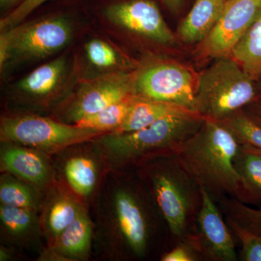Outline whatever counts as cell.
<instances>
[{
    "label": "cell",
    "instance_id": "cell-22",
    "mask_svg": "<svg viewBox=\"0 0 261 261\" xmlns=\"http://www.w3.org/2000/svg\"><path fill=\"white\" fill-rule=\"evenodd\" d=\"M83 207L68 196L58 197L49 206L46 224L49 233L55 240L77 217Z\"/></svg>",
    "mask_w": 261,
    "mask_h": 261
},
{
    "label": "cell",
    "instance_id": "cell-6",
    "mask_svg": "<svg viewBox=\"0 0 261 261\" xmlns=\"http://www.w3.org/2000/svg\"><path fill=\"white\" fill-rule=\"evenodd\" d=\"M72 38L71 25L63 18L44 19L3 33L0 39L1 66L10 56L39 59L61 50Z\"/></svg>",
    "mask_w": 261,
    "mask_h": 261
},
{
    "label": "cell",
    "instance_id": "cell-4",
    "mask_svg": "<svg viewBox=\"0 0 261 261\" xmlns=\"http://www.w3.org/2000/svg\"><path fill=\"white\" fill-rule=\"evenodd\" d=\"M195 97L200 116L220 121L256 100L257 90L238 62L224 56L201 73Z\"/></svg>",
    "mask_w": 261,
    "mask_h": 261
},
{
    "label": "cell",
    "instance_id": "cell-31",
    "mask_svg": "<svg viewBox=\"0 0 261 261\" xmlns=\"http://www.w3.org/2000/svg\"><path fill=\"white\" fill-rule=\"evenodd\" d=\"M247 107L248 108V111L245 112L247 116H250L254 121L261 126V100L256 99L248 105Z\"/></svg>",
    "mask_w": 261,
    "mask_h": 261
},
{
    "label": "cell",
    "instance_id": "cell-33",
    "mask_svg": "<svg viewBox=\"0 0 261 261\" xmlns=\"http://www.w3.org/2000/svg\"><path fill=\"white\" fill-rule=\"evenodd\" d=\"M15 1L17 0H0V3H1L2 7H5L13 4Z\"/></svg>",
    "mask_w": 261,
    "mask_h": 261
},
{
    "label": "cell",
    "instance_id": "cell-29",
    "mask_svg": "<svg viewBox=\"0 0 261 261\" xmlns=\"http://www.w3.org/2000/svg\"><path fill=\"white\" fill-rule=\"evenodd\" d=\"M47 1L49 0H25L8 16L2 19L0 22L1 30L5 31V29L15 27L24 18H27L34 10Z\"/></svg>",
    "mask_w": 261,
    "mask_h": 261
},
{
    "label": "cell",
    "instance_id": "cell-7",
    "mask_svg": "<svg viewBox=\"0 0 261 261\" xmlns=\"http://www.w3.org/2000/svg\"><path fill=\"white\" fill-rule=\"evenodd\" d=\"M135 87L138 95L197 113L193 76L181 65L163 63L150 67L138 75Z\"/></svg>",
    "mask_w": 261,
    "mask_h": 261
},
{
    "label": "cell",
    "instance_id": "cell-17",
    "mask_svg": "<svg viewBox=\"0 0 261 261\" xmlns=\"http://www.w3.org/2000/svg\"><path fill=\"white\" fill-rule=\"evenodd\" d=\"M92 239V224L84 208L74 221L56 239V251L65 257H84Z\"/></svg>",
    "mask_w": 261,
    "mask_h": 261
},
{
    "label": "cell",
    "instance_id": "cell-21",
    "mask_svg": "<svg viewBox=\"0 0 261 261\" xmlns=\"http://www.w3.org/2000/svg\"><path fill=\"white\" fill-rule=\"evenodd\" d=\"M133 96L99 112L84 117L75 122V124L81 128H92L105 133L116 132L126 120Z\"/></svg>",
    "mask_w": 261,
    "mask_h": 261
},
{
    "label": "cell",
    "instance_id": "cell-19",
    "mask_svg": "<svg viewBox=\"0 0 261 261\" xmlns=\"http://www.w3.org/2000/svg\"><path fill=\"white\" fill-rule=\"evenodd\" d=\"M65 62L60 59L39 67L18 84L19 89L34 97H44L56 90L64 75Z\"/></svg>",
    "mask_w": 261,
    "mask_h": 261
},
{
    "label": "cell",
    "instance_id": "cell-13",
    "mask_svg": "<svg viewBox=\"0 0 261 261\" xmlns=\"http://www.w3.org/2000/svg\"><path fill=\"white\" fill-rule=\"evenodd\" d=\"M2 169L36 185L49 179V168L42 154L20 146H8L1 153Z\"/></svg>",
    "mask_w": 261,
    "mask_h": 261
},
{
    "label": "cell",
    "instance_id": "cell-3",
    "mask_svg": "<svg viewBox=\"0 0 261 261\" xmlns=\"http://www.w3.org/2000/svg\"><path fill=\"white\" fill-rule=\"evenodd\" d=\"M203 121L197 113L171 115L141 129L111 132L102 137L100 143L114 162L123 164L176 154Z\"/></svg>",
    "mask_w": 261,
    "mask_h": 261
},
{
    "label": "cell",
    "instance_id": "cell-9",
    "mask_svg": "<svg viewBox=\"0 0 261 261\" xmlns=\"http://www.w3.org/2000/svg\"><path fill=\"white\" fill-rule=\"evenodd\" d=\"M261 13V0H228L217 25L203 41L207 56L221 58L233 47Z\"/></svg>",
    "mask_w": 261,
    "mask_h": 261
},
{
    "label": "cell",
    "instance_id": "cell-11",
    "mask_svg": "<svg viewBox=\"0 0 261 261\" xmlns=\"http://www.w3.org/2000/svg\"><path fill=\"white\" fill-rule=\"evenodd\" d=\"M135 84L129 75L115 74L91 82L81 90L70 111L75 123L133 96Z\"/></svg>",
    "mask_w": 261,
    "mask_h": 261
},
{
    "label": "cell",
    "instance_id": "cell-12",
    "mask_svg": "<svg viewBox=\"0 0 261 261\" xmlns=\"http://www.w3.org/2000/svg\"><path fill=\"white\" fill-rule=\"evenodd\" d=\"M115 212L118 230L137 256L145 255L148 242L149 229L143 207L137 196L121 190L115 196Z\"/></svg>",
    "mask_w": 261,
    "mask_h": 261
},
{
    "label": "cell",
    "instance_id": "cell-20",
    "mask_svg": "<svg viewBox=\"0 0 261 261\" xmlns=\"http://www.w3.org/2000/svg\"><path fill=\"white\" fill-rule=\"evenodd\" d=\"M65 174L68 185L80 196H88L93 191L97 178L95 163L89 158L76 156L65 163Z\"/></svg>",
    "mask_w": 261,
    "mask_h": 261
},
{
    "label": "cell",
    "instance_id": "cell-18",
    "mask_svg": "<svg viewBox=\"0 0 261 261\" xmlns=\"http://www.w3.org/2000/svg\"><path fill=\"white\" fill-rule=\"evenodd\" d=\"M231 53L233 59L252 78L261 75V13Z\"/></svg>",
    "mask_w": 261,
    "mask_h": 261
},
{
    "label": "cell",
    "instance_id": "cell-26",
    "mask_svg": "<svg viewBox=\"0 0 261 261\" xmlns=\"http://www.w3.org/2000/svg\"><path fill=\"white\" fill-rule=\"evenodd\" d=\"M0 200L5 205L34 210L37 197L30 187L13 178H4L0 185Z\"/></svg>",
    "mask_w": 261,
    "mask_h": 261
},
{
    "label": "cell",
    "instance_id": "cell-25",
    "mask_svg": "<svg viewBox=\"0 0 261 261\" xmlns=\"http://www.w3.org/2000/svg\"><path fill=\"white\" fill-rule=\"evenodd\" d=\"M0 220L7 232L15 238H21L32 231L36 223L33 210L3 204L0 207Z\"/></svg>",
    "mask_w": 261,
    "mask_h": 261
},
{
    "label": "cell",
    "instance_id": "cell-23",
    "mask_svg": "<svg viewBox=\"0 0 261 261\" xmlns=\"http://www.w3.org/2000/svg\"><path fill=\"white\" fill-rule=\"evenodd\" d=\"M219 204L225 216L249 231L261 234V207H250L238 199L230 197L221 199Z\"/></svg>",
    "mask_w": 261,
    "mask_h": 261
},
{
    "label": "cell",
    "instance_id": "cell-5",
    "mask_svg": "<svg viewBox=\"0 0 261 261\" xmlns=\"http://www.w3.org/2000/svg\"><path fill=\"white\" fill-rule=\"evenodd\" d=\"M105 132L58 123L43 117L25 116L6 118L1 123L5 140L19 145L56 151L102 135Z\"/></svg>",
    "mask_w": 261,
    "mask_h": 261
},
{
    "label": "cell",
    "instance_id": "cell-16",
    "mask_svg": "<svg viewBox=\"0 0 261 261\" xmlns=\"http://www.w3.org/2000/svg\"><path fill=\"white\" fill-rule=\"evenodd\" d=\"M186 112L192 111L175 105L159 102L135 94L132 97L126 120L114 132H134L145 128L165 117Z\"/></svg>",
    "mask_w": 261,
    "mask_h": 261
},
{
    "label": "cell",
    "instance_id": "cell-28",
    "mask_svg": "<svg viewBox=\"0 0 261 261\" xmlns=\"http://www.w3.org/2000/svg\"><path fill=\"white\" fill-rule=\"evenodd\" d=\"M89 61L99 68H111L119 65L118 53L107 43L94 39L87 43L85 48Z\"/></svg>",
    "mask_w": 261,
    "mask_h": 261
},
{
    "label": "cell",
    "instance_id": "cell-30",
    "mask_svg": "<svg viewBox=\"0 0 261 261\" xmlns=\"http://www.w3.org/2000/svg\"><path fill=\"white\" fill-rule=\"evenodd\" d=\"M200 260V255L192 245L187 239L181 240L172 250L166 252L161 258L163 261H197Z\"/></svg>",
    "mask_w": 261,
    "mask_h": 261
},
{
    "label": "cell",
    "instance_id": "cell-32",
    "mask_svg": "<svg viewBox=\"0 0 261 261\" xmlns=\"http://www.w3.org/2000/svg\"><path fill=\"white\" fill-rule=\"evenodd\" d=\"M163 1L171 10L177 11L178 8L181 6L183 0H163Z\"/></svg>",
    "mask_w": 261,
    "mask_h": 261
},
{
    "label": "cell",
    "instance_id": "cell-2",
    "mask_svg": "<svg viewBox=\"0 0 261 261\" xmlns=\"http://www.w3.org/2000/svg\"><path fill=\"white\" fill-rule=\"evenodd\" d=\"M151 160L145 176L156 205L172 235L184 240L195 230L202 202L200 187L176 154Z\"/></svg>",
    "mask_w": 261,
    "mask_h": 261
},
{
    "label": "cell",
    "instance_id": "cell-1",
    "mask_svg": "<svg viewBox=\"0 0 261 261\" xmlns=\"http://www.w3.org/2000/svg\"><path fill=\"white\" fill-rule=\"evenodd\" d=\"M239 146L227 127L204 118L200 129L182 145L176 155L215 201L226 197L240 200L241 183L233 165Z\"/></svg>",
    "mask_w": 261,
    "mask_h": 261
},
{
    "label": "cell",
    "instance_id": "cell-14",
    "mask_svg": "<svg viewBox=\"0 0 261 261\" xmlns=\"http://www.w3.org/2000/svg\"><path fill=\"white\" fill-rule=\"evenodd\" d=\"M227 0H196L178 28L184 42H203L217 25Z\"/></svg>",
    "mask_w": 261,
    "mask_h": 261
},
{
    "label": "cell",
    "instance_id": "cell-27",
    "mask_svg": "<svg viewBox=\"0 0 261 261\" xmlns=\"http://www.w3.org/2000/svg\"><path fill=\"white\" fill-rule=\"evenodd\" d=\"M226 221L233 236L238 238L241 245L240 260L261 261V234L249 231L228 216H226Z\"/></svg>",
    "mask_w": 261,
    "mask_h": 261
},
{
    "label": "cell",
    "instance_id": "cell-24",
    "mask_svg": "<svg viewBox=\"0 0 261 261\" xmlns=\"http://www.w3.org/2000/svg\"><path fill=\"white\" fill-rule=\"evenodd\" d=\"M219 122L231 130L239 143L261 149V126L247 116L243 109Z\"/></svg>",
    "mask_w": 261,
    "mask_h": 261
},
{
    "label": "cell",
    "instance_id": "cell-8",
    "mask_svg": "<svg viewBox=\"0 0 261 261\" xmlns=\"http://www.w3.org/2000/svg\"><path fill=\"white\" fill-rule=\"evenodd\" d=\"M202 202L195 230L187 237L195 247L200 260H238L233 233L225 222L219 205L205 189L200 187ZM185 240V239H184Z\"/></svg>",
    "mask_w": 261,
    "mask_h": 261
},
{
    "label": "cell",
    "instance_id": "cell-15",
    "mask_svg": "<svg viewBox=\"0 0 261 261\" xmlns=\"http://www.w3.org/2000/svg\"><path fill=\"white\" fill-rule=\"evenodd\" d=\"M233 165L241 183V202L261 207V149L240 144Z\"/></svg>",
    "mask_w": 261,
    "mask_h": 261
},
{
    "label": "cell",
    "instance_id": "cell-10",
    "mask_svg": "<svg viewBox=\"0 0 261 261\" xmlns=\"http://www.w3.org/2000/svg\"><path fill=\"white\" fill-rule=\"evenodd\" d=\"M108 18L130 32L163 44H173L175 36L157 5L149 0H132L108 7Z\"/></svg>",
    "mask_w": 261,
    "mask_h": 261
}]
</instances>
